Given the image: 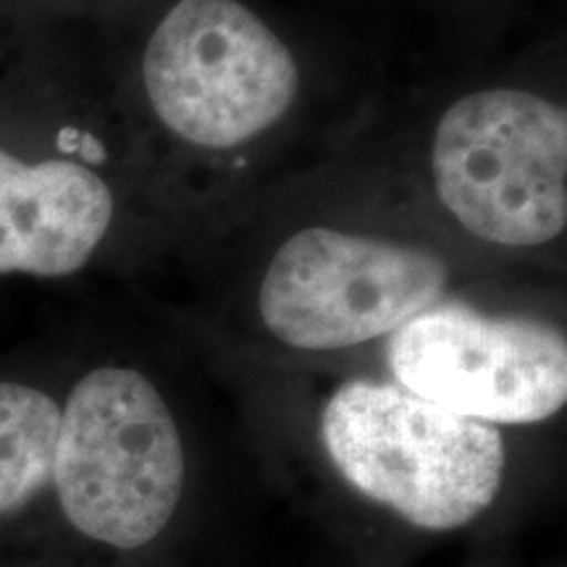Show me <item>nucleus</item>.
Masks as SVG:
<instances>
[{
	"label": "nucleus",
	"mask_w": 567,
	"mask_h": 567,
	"mask_svg": "<svg viewBox=\"0 0 567 567\" xmlns=\"http://www.w3.org/2000/svg\"><path fill=\"white\" fill-rule=\"evenodd\" d=\"M321 434L339 473L360 494L417 528H463L499 494V431L402 386L350 381L337 389Z\"/></svg>",
	"instance_id": "obj_1"
},
{
	"label": "nucleus",
	"mask_w": 567,
	"mask_h": 567,
	"mask_svg": "<svg viewBox=\"0 0 567 567\" xmlns=\"http://www.w3.org/2000/svg\"><path fill=\"white\" fill-rule=\"evenodd\" d=\"M61 408L40 389L0 381V517L51 484Z\"/></svg>",
	"instance_id": "obj_8"
},
{
	"label": "nucleus",
	"mask_w": 567,
	"mask_h": 567,
	"mask_svg": "<svg viewBox=\"0 0 567 567\" xmlns=\"http://www.w3.org/2000/svg\"><path fill=\"white\" fill-rule=\"evenodd\" d=\"M436 193L494 245L530 247L567 224V116L523 90H484L444 113L434 137Z\"/></svg>",
	"instance_id": "obj_3"
},
{
	"label": "nucleus",
	"mask_w": 567,
	"mask_h": 567,
	"mask_svg": "<svg viewBox=\"0 0 567 567\" xmlns=\"http://www.w3.org/2000/svg\"><path fill=\"white\" fill-rule=\"evenodd\" d=\"M142 74L161 122L203 147L274 126L300 87L287 45L237 0H179L153 32Z\"/></svg>",
	"instance_id": "obj_4"
},
{
	"label": "nucleus",
	"mask_w": 567,
	"mask_h": 567,
	"mask_svg": "<svg viewBox=\"0 0 567 567\" xmlns=\"http://www.w3.org/2000/svg\"><path fill=\"white\" fill-rule=\"evenodd\" d=\"M111 221L113 195L95 172L0 151V274L80 271Z\"/></svg>",
	"instance_id": "obj_7"
},
{
	"label": "nucleus",
	"mask_w": 567,
	"mask_h": 567,
	"mask_svg": "<svg viewBox=\"0 0 567 567\" xmlns=\"http://www.w3.org/2000/svg\"><path fill=\"white\" fill-rule=\"evenodd\" d=\"M434 252L313 226L279 247L260 287L274 337L300 350H342L394 334L444 295Z\"/></svg>",
	"instance_id": "obj_5"
},
{
	"label": "nucleus",
	"mask_w": 567,
	"mask_h": 567,
	"mask_svg": "<svg viewBox=\"0 0 567 567\" xmlns=\"http://www.w3.org/2000/svg\"><path fill=\"white\" fill-rule=\"evenodd\" d=\"M402 389L481 423H538L565 408L567 344L547 323L465 305L423 310L392 334Z\"/></svg>",
	"instance_id": "obj_6"
},
{
	"label": "nucleus",
	"mask_w": 567,
	"mask_h": 567,
	"mask_svg": "<svg viewBox=\"0 0 567 567\" xmlns=\"http://www.w3.org/2000/svg\"><path fill=\"white\" fill-rule=\"evenodd\" d=\"M51 481L82 536L116 549L151 544L184 486L179 429L158 389L130 368L84 375L61 410Z\"/></svg>",
	"instance_id": "obj_2"
}]
</instances>
